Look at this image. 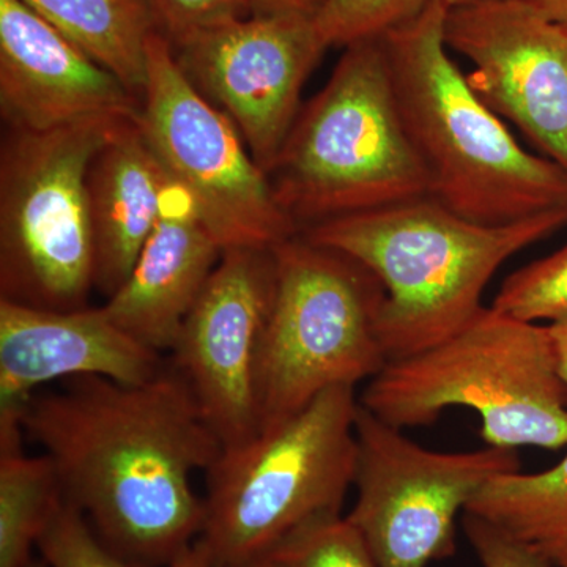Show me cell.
Returning a JSON list of instances; mask_svg holds the SVG:
<instances>
[{
	"instance_id": "6da1fadb",
	"label": "cell",
	"mask_w": 567,
	"mask_h": 567,
	"mask_svg": "<svg viewBox=\"0 0 567 567\" xmlns=\"http://www.w3.org/2000/svg\"><path fill=\"white\" fill-rule=\"evenodd\" d=\"M22 434L54 465L63 498L122 558L169 567L199 539L196 472L221 453L192 388L166 361L147 382L66 380L18 413Z\"/></svg>"
},
{
	"instance_id": "7a4b0ae2",
	"label": "cell",
	"mask_w": 567,
	"mask_h": 567,
	"mask_svg": "<svg viewBox=\"0 0 567 567\" xmlns=\"http://www.w3.org/2000/svg\"><path fill=\"white\" fill-rule=\"evenodd\" d=\"M565 227L567 205L505 226H484L424 196L300 234L352 257L382 282L379 333L390 363L456 334L484 308V289L506 260Z\"/></svg>"
},
{
	"instance_id": "3957f363",
	"label": "cell",
	"mask_w": 567,
	"mask_h": 567,
	"mask_svg": "<svg viewBox=\"0 0 567 567\" xmlns=\"http://www.w3.org/2000/svg\"><path fill=\"white\" fill-rule=\"evenodd\" d=\"M445 0L383 33L399 110L431 196L470 221L505 226L567 205V174L525 151L447 55Z\"/></svg>"
},
{
	"instance_id": "277c9868",
	"label": "cell",
	"mask_w": 567,
	"mask_h": 567,
	"mask_svg": "<svg viewBox=\"0 0 567 567\" xmlns=\"http://www.w3.org/2000/svg\"><path fill=\"white\" fill-rule=\"evenodd\" d=\"M298 230L431 196L395 99L382 35L347 44L267 173Z\"/></svg>"
},
{
	"instance_id": "5b68a950",
	"label": "cell",
	"mask_w": 567,
	"mask_h": 567,
	"mask_svg": "<svg viewBox=\"0 0 567 567\" xmlns=\"http://www.w3.org/2000/svg\"><path fill=\"white\" fill-rule=\"evenodd\" d=\"M360 404L398 429L429 425L445 410L465 406L480 416L486 446L567 445V390L548 327L492 306L446 341L386 363Z\"/></svg>"
},
{
	"instance_id": "8992f818",
	"label": "cell",
	"mask_w": 567,
	"mask_h": 567,
	"mask_svg": "<svg viewBox=\"0 0 567 567\" xmlns=\"http://www.w3.org/2000/svg\"><path fill=\"white\" fill-rule=\"evenodd\" d=\"M358 406L354 388H331L240 445L223 447L205 472L197 539L216 566L260 561L295 529L341 514L357 472Z\"/></svg>"
},
{
	"instance_id": "52a82bcc",
	"label": "cell",
	"mask_w": 567,
	"mask_h": 567,
	"mask_svg": "<svg viewBox=\"0 0 567 567\" xmlns=\"http://www.w3.org/2000/svg\"><path fill=\"white\" fill-rule=\"evenodd\" d=\"M136 115L50 132L7 130L0 151V298L52 311L87 308L95 245L87 174L112 133Z\"/></svg>"
},
{
	"instance_id": "ba28073f",
	"label": "cell",
	"mask_w": 567,
	"mask_h": 567,
	"mask_svg": "<svg viewBox=\"0 0 567 567\" xmlns=\"http://www.w3.org/2000/svg\"><path fill=\"white\" fill-rule=\"evenodd\" d=\"M276 289L260 360V429L336 386L374 379L388 363L382 282L346 254L298 234L274 248Z\"/></svg>"
},
{
	"instance_id": "9c48e42d",
	"label": "cell",
	"mask_w": 567,
	"mask_h": 567,
	"mask_svg": "<svg viewBox=\"0 0 567 567\" xmlns=\"http://www.w3.org/2000/svg\"><path fill=\"white\" fill-rule=\"evenodd\" d=\"M137 123L223 249L275 248L300 234L237 126L183 74L162 32L148 43Z\"/></svg>"
},
{
	"instance_id": "30bf717a",
	"label": "cell",
	"mask_w": 567,
	"mask_h": 567,
	"mask_svg": "<svg viewBox=\"0 0 567 567\" xmlns=\"http://www.w3.org/2000/svg\"><path fill=\"white\" fill-rule=\"evenodd\" d=\"M350 524L379 567H429L456 551V520L492 477L520 470L516 450L439 453L372 415H357Z\"/></svg>"
},
{
	"instance_id": "8fae6325",
	"label": "cell",
	"mask_w": 567,
	"mask_h": 567,
	"mask_svg": "<svg viewBox=\"0 0 567 567\" xmlns=\"http://www.w3.org/2000/svg\"><path fill=\"white\" fill-rule=\"evenodd\" d=\"M275 289L274 248L224 249L169 350L223 447L260 429V360Z\"/></svg>"
},
{
	"instance_id": "7c38bea8",
	"label": "cell",
	"mask_w": 567,
	"mask_h": 567,
	"mask_svg": "<svg viewBox=\"0 0 567 567\" xmlns=\"http://www.w3.org/2000/svg\"><path fill=\"white\" fill-rule=\"evenodd\" d=\"M328 50L312 14H252L173 47L189 82L237 126L268 173L301 107L309 74Z\"/></svg>"
},
{
	"instance_id": "4fadbf2b",
	"label": "cell",
	"mask_w": 567,
	"mask_h": 567,
	"mask_svg": "<svg viewBox=\"0 0 567 567\" xmlns=\"http://www.w3.org/2000/svg\"><path fill=\"white\" fill-rule=\"evenodd\" d=\"M445 41L476 95L567 174V33L529 0H481L447 9Z\"/></svg>"
},
{
	"instance_id": "5bb4252c",
	"label": "cell",
	"mask_w": 567,
	"mask_h": 567,
	"mask_svg": "<svg viewBox=\"0 0 567 567\" xmlns=\"http://www.w3.org/2000/svg\"><path fill=\"white\" fill-rule=\"evenodd\" d=\"M141 102L22 0H0V112L7 130L50 132Z\"/></svg>"
},
{
	"instance_id": "9a60e30c",
	"label": "cell",
	"mask_w": 567,
	"mask_h": 567,
	"mask_svg": "<svg viewBox=\"0 0 567 567\" xmlns=\"http://www.w3.org/2000/svg\"><path fill=\"white\" fill-rule=\"evenodd\" d=\"M166 364L99 308L52 311L0 298V416L21 406L55 380L103 377L142 383Z\"/></svg>"
},
{
	"instance_id": "2e32d148",
	"label": "cell",
	"mask_w": 567,
	"mask_h": 567,
	"mask_svg": "<svg viewBox=\"0 0 567 567\" xmlns=\"http://www.w3.org/2000/svg\"><path fill=\"white\" fill-rule=\"evenodd\" d=\"M223 252L192 196L171 177L151 237L103 311L142 344L169 352Z\"/></svg>"
},
{
	"instance_id": "e0dca14e",
	"label": "cell",
	"mask_w": 567,
	"mask_h": 567,
	"mask_svg": "<svg viewBox=\"0 0 567 567\" xmlns=\"http://www.w3.org/2000/svg\"><path fill=\"white\" fill-rule=\"evenodd\" d=\"M171 175L128 118L100 148L87 174L95 290L110 298L132 274L158 221Z\"/></svg>"
},
{
	"instance_id": "ac0fdd59",
	"label": "cell",
	"mask_w": 567,
	"mask_h": 567,
	"mask_svg": "<svg viewBox=\"0 0 567 567\" xmlns=\"http://www.w3.org/2000/svg\"><path fill=\"white\" fill-rule=\"evenodd\" d=\"M142 102L148 43L159 31L147 0H22Z\"/></svg>"
},
{
	"instance_id": "d6986e66",
	"label": "cell",
	"mask_w": 567,
	"mask_h": 567,
	"mask_svg": "<svg viewBox=\"0 0 567 567\" xmlns=\"http://www.w3.org/2000/svg\"><path fill=\"white\" fill-rule=\"evenodd\" d=\"M518 544L567 567V454L539 473H503L492 477L466 506Z\"/></svg>"
},
{
	"instance_id": "ffe728a7",
	"label": "cell",
	"mask_w": 567,
	"mask_h": 567,
	"mask_svg": "<svg viewBox=\"0 0 567 567\" xmlns=\"http://www.w3.org/2000/svg\"><path fill=\"white\" fill-rule=\"evenodd\" d=\"M20 423H0V567H29L63 492L47 454L22 450Z\"/></svg>"
},
{
	"instance_id": "44dd1931",
	"label": "cell",
	"mask_w": 567,
	"mask_h": 567,
	"mask_svg": "<svg viewBox=\"0 0 567 567\" xmlns=\"http://www.w3.org/2000/svg\"><path fill=\"white\" fill-rule=\"evenodd\" d=\"M260 561L267 567H379L363 537L341 514L295 529Z\"/></svg>"
},
{
	"instance_id": "7402d4cb",
	"label": "cell",
	"mask_w": 567,
	"mask_h": 567,
	"mask_svg": "<svg viewBox=\"0 0 567 567\" xmlns=\"http://www.w3.org/2000/svg\"><path fill=\"white\" fill-rule=\"evenodd\" d=\"M492 308L520 322L567 320V245L507 276Z\"/></svg>"
},
{
	"instance_id": "603a6c76",
	"label": "cell",
	"mask_w": 567,
	"mask_h": 567,
	"mask_svg": "<svg viewBox=\"0 0 567 567\" xmlns=\"http://www.w3.org/2000/svg\"><path fill=\"white\" fill-rule=\"evenodd\" d=\"M432 0H323L315 14L328 48L380 37L413 20Z\"/></svg>"
},
{
	"instance_id": "cb8c5ba5",
	"label": "cell",
	"mask_w": 567,
	"mask_h": 567,
	"mask_svg": "<svg viewBox=\"0 0 567 567\" xmlns=\"http://www.w3.org/2000/svg\"><path fill=\"white\" fill-rule=\"evenodd\" d=\"M37 550L48 567H144L111 550L66 499L41 533Z\"/></svg>"
},
{
	"instance_id": "d4e9b609",
	"label": "cell",
	"mask_w": 567,
	"mask_h": 567,
	"mask_svg": "<svg viewBox=\"0 0 567 567\" xmlns=\"http://www.w3.org/2000/svg\"><path fill=\"white\" fill-rule=\"evenodd\" d=\"M159 31L177 47L197 33L252 17V0H147Z\"/></svg>"
},
{
	"instance_id": "484cf974",
	"label": "cell",
	"mask_w": 567,
	"mask_h": 567,
	"mask_svg": "<svg viewBox=\"0 0 567 567\" xmlns=\"http://www.w3.org/2000/svg\"><path fill=\"white\" fill-rule=\"evenodd\" d=\"M464 529L483 567H555L483 518L464 513Z\"/></svg>"
},
{
	"instance_id": "4316f807",
	"label": "cell",
	"mask_w": 567,
	"mask_h": 567,
	"mask_svg": "<svg viewBox=\"0 0 567 567\" xmlns=\"http://www.w3.org/2000/svg\"><path fill=\"white\" fill-rule=\"evenodd\" d=\"M254 14H315L323 0H252Z\"/></svg>"
},
{
	"instance_id": "83f0119b",
	"label": "cell",
	"mask_w": 567,
	"mask_h": 567,
	"mask_svg": "<svg viewBox=\"0 0 567 567\" xmlns=\"http://www.w3.org/2000/svg\"><path fill=\"white\" fill-rule=\"evenodd\" d=\"M550 333L551 347H554L555 360L563 383L567 390V320L554 324H547Z\"/></svg>"
},
{
	"instance_id": "f1b7e54d",
	"label": "cell",
	"mask_w": 567,
	"mask_h": 567,
	"mask_svg": "<svg viewBox=\"0 0 567 567\" xmlns=\"http://www.w3.org/2000/svg\"><path fill=\"white\" fill-rule=\"evenodd\" d=\"M548 21L555 22L567 33V0H529Z\"/></svg>"
},
{
	"instance_id": "f546056e",
	"label": "cell",
	"mask_w": 567,
	"mask_h": 567,
	"mask_svg": "<svg viewBox=\"0 0 567 567\" xmlns=\"http://www.w3.org/2000/svg\"><path fill=\"white\" fill-rule=\"evenodd\" d=\"M171 567H218L199 543L181 555Z\"/></svg>"
},
{
	"instance_id": "4dcf8cb0",
	"label": "cell",
	"mask_w": 567,
	"mask_h": 567,
	"mask_svg": "<svg viewBox=\"0 0 567 567\" xmlns=\"http://www.w3.org/2000/svg\"><path fill=\"white\" fill-rule=\"evenodd\" d=\"M481 2V0H445L447 9H454V7L468 6V3Z\"/></svg>"
},
{
	"instance_id": "1f68e13d",
	"label": "cell",
	"mask_w": 567,
	"mask_h": 567,
	"mask_svg": "<svg viewBox=\"0 0 567 567\" xmlns=\"http://www.w3.org/2000/svg\"><path fill=\"white\" fill-rule=\"evenodd\" d=\"M229 567H267V566H265L264 561H254V563H248V565L229 566Z\"/></svg>"
},
{
	"instance_id": "d6a6232c",
	"label": "cell",
	"mask_w": 567,
	"mask_h": 567,
	"mask_svg": "<svg viewBox=\"0 0 567 567\" xmlns=\"http://www.w3.org/2000/svg\"><path fill=\"white\" fill-rule=\"evenodd\" d=\"M29 567H48V566L44 565L43 559L39 558V559H33V561L31 563V565H29Z\"/></svg>"
}]
</instances>
